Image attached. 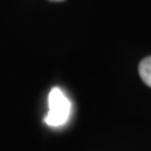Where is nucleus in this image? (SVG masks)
<instances>
[{
  "mask_svg": "<svg viewBox=\"0 0 151 151\" xmlns=\"http://www.w3.org/2000/svg\"><path fill=\"white\" fill-rule=\"evenodd\" d=\"M49 112L45 116V123L50 127H60L69 120L71 113V102L59 87L50 90L48 97Z\"/></svg>",
  "mask_w": 151,
  "mask_h": 151,
  "instance_id": "nucleus-1",
  "label": "nucleus"
},
{
  "mask_svg": "<svg viewBox=\"0 0 151 151\" xmlns=\"http://www.w3.org/2000/svg\"><path fill=\"white\" fill-rule=\"evenodd\" d=\"M139 74L144 84L151 88V56H147L139 63Z\"/></svg>",
  "mask_w": 151,
  "mask_h": 151,
  "instance_id": "nucleus-2",
  "label": "nucleus"
},
{
  "mask_svg": "<svg viewBox=\"0 0 151 151\" xmlns=\"http://www.w3.org/2000/svg\"><path fill=\"white\" fill-rule=\"evenodd\" d=\"M52 1H63V0H52Z\"/></svg>",
  "mask_w": 151,
  "mask_h": 151,
  "instance_id": "nucleus-3",
  "label": "nucleus"
}]
</instances>
